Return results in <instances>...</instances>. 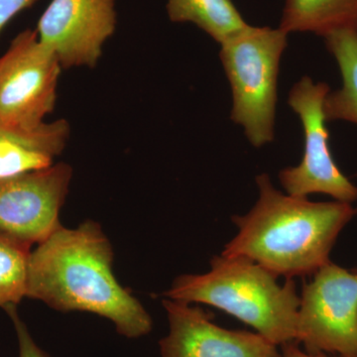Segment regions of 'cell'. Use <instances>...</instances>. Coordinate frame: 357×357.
Wrapping results in <instances>:
<instances>
[{"mask_svg": "<svg viewBox=\"0 0 357 357\" xmlns=\"http://www.w3.org/2000/svg\"><path fill=\"white\" fill-rule=\"evenodd\" d=\"M278 277L243 256H215L206 274L183 275L163 294L168 299L217 307L281 347L296 340L300 296L295 281Z\"/></svg>", "mask_w": 357, "mask_h": 357, "instance_id": "3", "label": "cell"}, {"mask_svg": "<svg viewBox=\"0 0 357 357\" xmlns=\"http://www.w3.org/2000/svg\"><path fill=\"white\" fill-rule=\"evenodd\" d=\"M354 271H356V273H357V270H354Z\"/></svg>", "mask_w": 357, "mask_h": 357, "instance_id": "18", "label": "cell"}, {"mask_svg": "<svg viewBox=\"0 0 357 357\" xmlns=\"http://www.w3.org/2000/svg\"><path fill=\"white\" fill-rule=\"evenodd\" d=\"M36 2L37 0H0V32L18 13Z\"/></svg>", "mask_w": 357, "mask_h": 357, "instance_id": "16", "label": "cell"}, {"mask_svg": "<svg viewBox=\"0 0 357 357\" xmlns=\"http://www.w3.org/2000/svg\"><path fill=\"white\" fill-rule=\"evenodd\" d=\"M281 349L282 357H357L338 356V354L328 356V354H311V352L303 351L299 347V342L296 340L281 345Z\"/></svg>", "mask_w": 357, "mask_h": 357, "instance_id": "17", "label": "cell"}, {"mask_svg": "<svg viewBox=\"0 0 357 357\" xmlns=\"http://www.w3.org/2000/svg\"><path fill=\"white\" fill-rule=\"evenodd\" d=\"M279 28L326 37L357 28V0H285Z\"/></svg>", "mask_w": 357, "mask_h": 357, "instance_id": "11", "label": "cell"}, {"mask_svg": "<svg viewBox=\"0 0 357 357\" xmlns=\"http://www.w3.org/2000/svg\"><path fill=\"white\" fill-rule=\"evenodd\" d=\"M61 70L36 30L20 32L0 57V122L20 130L39 128L55 109Z\"/></svg>", "mask_w": 357, "mask_h": 357, "instance_id": "5", "label": "cell"}, {"mask_svg": "<svg viewBox=\"0 0 357 357\" xmlns=\"http://www.w3.org/2000/svg\"><path fill=\"white\" fill-rule=\"evenodd\" d=\"M288 35L281 28L248 25L220 44L234 100L230 119L243 126L255 147L274 139L279 69Z\"/></svg>", "mask_w": 357, "mask_h": 357, "instance_id": "4", "label": "cell"}, {"mask_svg": "<svg viewBox=\"0 0 357 357\" xmlns=\"http://www.w3.org/2000/svg\"><path fill=\"white\" fill-rule=\"evenodd\" d=\"M256 183L259 199L246 215L232 217L238 232L222 255L248 258L277 277L314 275L331 261V251L357 208L284 195L267 174L258 175Z\"/></svg>", "mask_w": 357, "mask_h": 357, "instance_id": "2", "label": "cell"}, {"mask_svg": "<svg viewBox=\"0 0 357 357\" xmlns=\"http://www.w3.org/2000/svg\"><path fill=\"white\" fill-rule=\"evenodd\" d=\"M296 342L311 354L357 356V273L326 263L300 296Z\"/></svg>", "mask_w": 357, "mask_h": 357, "instance_id": "6", "label": "cell"}, {"mask_svg": "<svg viewBox=\"0 0 357 357\" xmlns=\"http://www.w3.org/2000/svg\"><path fill=\"white\" fill-rule=\"evenodd\" d=\"M330 91L328 84L314 83L310 77H303L291 89L288 105L302 122L305 153L299 165L283 169L279 178L290 196L324 194L352 204L357 201V187L340 170L328 144L324 102Z\"/></svg>", "mask_w": 357, "mask_h": 357, "instance_id": "7", "label": "cell"}, {"mask_svg": "<svg viewBox=\"0 0 357 357\" xmlns=\"http://www.w3.org/2000/svg\"><path fill=\"white\" fill-rule=\"evenodd\" d=\"M326 49L337 61L342 88L330 91L324 102L326 121H347L357 126V28L324 37Z\"/></svg>", "mask_w": 357, "mask_h": 357, "instance_id": "12", "label": "cell"}, {"mask_svg": "<svg viewBox=\"0 0 357 357\" xmlns=\"http://www.w3.org/2000/svg\"><path fill=\"white\" fill-rule=\"evenodd\" d=\"M112 263V244L98 222L61 225L30 253L26 298L59 312L98 314L122 337H144L153 328L151 317L116 280Z\"/></svg>", "mask_w": 357, "mask_h": 357, "instance_id": "1", "label": "cell"}, {"mask_svg": "<svg viewBox=\"0 0 357 357\" xmlns=\"http://www.w3.org/2000/svg\"><path fill=\"white\" fill-rule=\"evenodd\" d=\"M31 248L0 234V307L17 306L26 298Z\"/></svg>", "mask_w": 357, "mask_h": 357, "instance_id": "14", "label": "cell"}, {"mask_svg": "<svg viewBox=\"0 0 357 357\" xmlns=\"http://www.w3.org/2000/svg\"><path fill=\"white\" fill-rule=\"evenodd\" d=\"M174 23H192L222 44L248 26L231 0H167Z\"/></svg>", "mask_w": 357, "mask_h": 357, "instance_id": "13", "label": "cell"}, {"mask_svg": "<svg viewBox=\"0 0 357 357\" xmlns=\"http://www.w3.org/2000/svg\"><path fill=\"white\" fill-rule=\"evenodd\" d=\"M115 0H52L37 26L39 40L62 69L95 68L116 29Z\"/></svg>", "mask_w": 357, "mask_h": 357, "instance_id": "9", "label": "cell"}, {"mask_svg": "<svg viewBox=\"0 0 357 357\" xmlns=\"http://www.w3.org/2000/svg\"><path fill=\"white\" fill-rule=\"evenodd\" d=\"M13 321L18 342V357H50L35 342L27 326L17 311V306H10L4 310Z\"/></svg>", "mask_w": 357, "mask_h": 357, "instance_id": "15", "label": "cell"}, {"mask_svg": "<svg viewBox=\"0 0 357 357\" xmlns=\"http://www.w3.org/2000/svg\"><path fill=\"white\" fill-rule=\"evenodd\" d=\"M73 177L58 163L41 170L0 178V234L32 248L61 227L59 213Z\"/></svg>", "mask_w": 357, "mask_h": 357, "instance_id": "8", "label": "cell"}, {"mask_svg": "<svg viewBox=\"0 0 357 357\" xmlns=\"http://www.w3.org/2000/svg\"><path fill=\"white\" fill-rule=\"evenodd\" d=\"M169 333L159 342L162 357H282L278 345L258 333L215 325L201 307L163 300Z\"/></svg>", "mask_w": 357, "mask_h": 357, "instance_id": "10", "label": "cell"}]
</instances>
